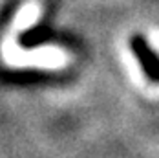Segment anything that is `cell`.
Instances as JSON below:
<instances>
[{"label":"cell","mask_w":159,"mask_h":158,"mask_svg":"<svg viewBox=\"0 0 159 158\" xmlns=\"http://www.w3.org/2000/svg\"><path fill=\"white\" fill-rule=\"evenodd\" d=\"M132 50H134V53L139 57L144 72L154 79V81H159V59L148 50V46H146V42H144L143 37H134V39H132Z\"/></svg>","instance_id":"obj_1"}]
</instances>
